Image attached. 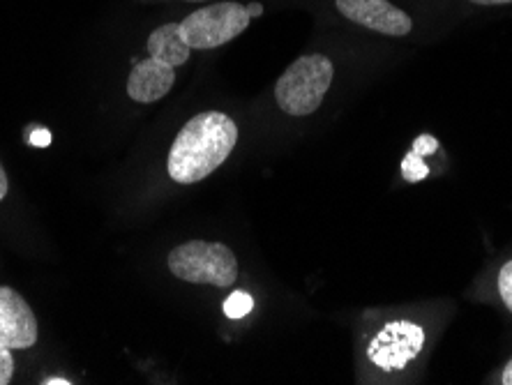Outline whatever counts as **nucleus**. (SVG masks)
Here are the masks:
<instances>
[{"label":"nucleus","mask_w":512,"mask_h":385,"mask_svg":"<svg viewBox=\"0 0 512 385\" xmlns=\"http://www.w3.org/2000/svg\"><path fill=\"white\" fill-rule=\"evenodd\" d=\"M238 125L222 111H203L187 120L171 143L167 171L178 185H194L229 160Z\"/></svg>","instance_id":"nucleus-1"},{"label":"nucleus","mask_w":512,"mask_h":385,"mask_svg":"<svg viewBox=\"0 0 512 385\" xmlns=\"http://www.w3.org/2000/svg\"><path fill=\"white\" fill-rule=\"evenodd\" d=\"M335 65L323 54H307L286 67L275 83V102L286 116L303 118L319 111L333 86Z\"/></svg>","instance_id":"nucleus-2"},{"label":"nucleus","mask_w":512,"mask_h":385,"mask_svg":"<svg viewBox=\"0 0 512 385\" xmlns=\"http://www.w3.org/2000/svg\"><path fill=\"white\" fill-rule=\"evenodd\" d=\"M169 270L173 277L190 284H210L217 289H231L238 282L236 254L222 243L190 240L169 252Z\"/></svg>","instance_id":"nucleus-3"},{"label":"nucleus","mask_w":512,"mask_h":385,"mask_svg":"<svg viewBox=\"0 0 512 385\" xmlns=\"http://www.w3.org/2000/svg\"><path fill=\"white\" fill-rule=\"evenodd\" d=\"M252 14L247 5L217 3L192 12L180 24V37L190 49L208 51L236 40L250 26Z\"/></svg>","instance_id":"nucleus-4"},{"label":"nucleus","mask_w":512,"mask_h":385,"mask_svg":"<svg viewBox=\"0 0 512 385\" xmlns=\"http://www.w3.org/2000/svg\"><path fill=\"white\" fill-rule=\"evenodd\" d=\"M425 330L411 321H393L386 328L379 330V335L372 339L367 356L379 369L397 372L404 369L409 362L423 351Z\"/></svg>","instance_id":"nucleus-5"},{"label":"nucleus","mask_w":512,"mask_h":385,"mask_svg":"<svg viewBox=\"0 0 512 385\" xmlns=\"http://www.w3.org/2000/svg\"><path fill=\"white\" fill-rule=\"evenodd\" d=\"M337 12L353 24L388 37H404L413 30V19L390 0H335Z\"/></svg>","instance_id":"nucleus-6"},{"label":"nucleus","mask_w":512,"mask_h":385,"mask_svg":"<svg viewBox=\"0 0 512 385\" xmlns=\"http://www.w3.org/2000/svg\"><path fill=\"white\" fill-rule=\"evenodd\" d=\"M37 342V321L21 293L0 286V346L19 351Z\"/></svg>","instance_id":"nucleus-7"},{"label":"nucleus","mask_w":512,"mask_h":385,"mask_svg":"<svg viewBox=\"0 0 512 385\" xmlns=\"http://www.w3.org/2000/svg\"><path fill=\"white\" fill-rule=\"evenodd\" d=\"M173 83H176V67L148 56L134 65L127 79V97L139 104L160 102L171 93Z\"/></svg>","instance_id":"nucleus-8"},{"label":"nucleus","mask_w":512,"mask_h":385,"mask_svg":"<svg viewBox=\"0 0 512 385\" xmlns=\"http://www.w3.org/2000/svg\"><path fill=\"white\" fill-rule=\"evenodd\" d=\"M146 51L150 58L162 60L171 67L185 65L192 54V49L180 37V24H164L155 28L146 42Z\"/></svg>","instance_id":"nucleus-9"},{"label":"nucleus","mask_w":512,"mask_h":385,"mask_svg":"<svg viewBox=\"0 0 512 385\" xmlns=\"http://www.w3.org/2000/svg\"><path fill=\"white\" fill-rule=\"evenodd\" d=\"M252 307H254V300L250 293L245 291H233L231 296L224 300V314H227L229 319H243V316L252 312Z\"/></svg>","instance_id":"nucleus-10"},{"label":"nucleus","mask_w":512,"mask_h":385,"mask_svg":"<svg viewBox=\"0 0 512 385\" xmlns=\"http://www.w3.org/2000/svg\"><path fill=\"white\" fill-rule=\"evenodd\" d=\"M499 293H501L503 305L512 312V261H508L506 266L499 270Z\"/></svg>","instance_id":"nucleus-11"},{"label":"nucleus","mask_w":512,"mask_h":385,"mask_svg":"<svg viewBox=\"0 0 512 385\" xmlns=\"http://www.w3.org/2000/svg\"><path fill=\"white\" fill-rule=\"evenodd\" d=\"M14 376V358H12V349H5L0 346V385H7Z\"/></svg>","instance_id":"nucleus-12"},{"label":"nucleus","mask_w":512,"mask_h":385,"mask_svg":"<svg viewBox=\"0 0 512 385\" xmlns=\"http://www.w3.org/2000/svg\"><path fill=\"white\" fill-rule=\"evenodd\" d=\"M28 139L37 148H47L51 143V132L49 130H35V132H30Z\"/></svg>","instance_id":"nucleus-13"},{"label":"nucleus","mask_w":512,"mask_h":385,"mask_svg":"<svg viewBox=\"0 0 512 385\" xmlns=\"http://www.w3.org/2000/svg\"><path fill=\"white\" fill-rule=\"evenodd\" d=\"M7 190H10V183H7V173L3 169V164H0V201L7 196Z\"/></svg>","instance_id":"nucleus-14"},{"label":"nucleus","mask_w":512,"mask_h":385,"mask_svg":"<svg viewBox=\"0 0 512 385\" xmlns=\"http://www.w3.org/2000/svg\"><path fill=\"white\" fill-rule=\"evenodd\" d=\"M501 383H503V385H512V358H510L508 365L503 367V372H501Z\"/></svg>","instance_id":"nucleus-15"},{"label":"nucleus","mask_w":512,"mask_h":385,"mask_svg":"<svg viewBox=\"0 0 512 385\" xmlns=\"http://www.w3.org/2000/svg\"><path fill=\"white\" fill-rule=\"evenodd\" d=\"M473 5H485V7H492V5H510L512 0H471Z\"/></svg>","instance_id":"nucleus-16"},{"label":"nucleus","mask_w":512,"mask_h":385,"mask_svg":"<svg viewBox=\"0 0 512 385\" xmlns=\"http://www.w3.org/2000/svg\"><path fill=\"white\" fill-rule=\"evenodd\" d=\"M247 10H250L252 19H254V17H261V14H263V5H261V3H252V5H247Z\"/></svg>","instance_id":"nucleus-17"},{"label":"nucleus","mask_w":512,"mask_h":385,"mask_svg":"<svg viewBox=\"0 0 512 385\" xmlns=\"http://www.w3.org/2000/svg\"><path fill=\"white\" fill-rule=\"evenodd\" d=\"M72 381H65V379H49L44 381V385H70Z\"/></svg>","instance_id":"nucleus-18"}]
</instances>
